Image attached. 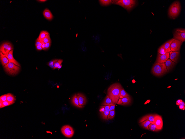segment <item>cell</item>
Segmentation results:
<instances>
[{
  "label": "cell",
  "instance_id": "cell-11",
  "mask_svg": "<svg viewBox=\"0 0 185 139\" xmlns=\"http://www.w3.org/2000/svg\"><path fill=\"white\" fill-rule=\"evenodd\" d=\"M157 115L151 114L145 115L139 120V123H141L146 120H148L151 122L152 123L155 124Z\"/></svg>",
  "mask_w": 185,
  "mask_h": 139
},
{
  "label": "cell",
  "instance_id": "cell-19",
  "mask_svg": "<svg viewBox=\"0 0 185 139\" xmlns=\"http://www.w3.org/2000/svg\"><path fill=\"white\" fill-rule=\"evenodd\" d=\"M114 104H115L113 103L110 98L108 95H107L101 105L110 106Z\"/></svg>",
  "mask_w": 185,
  "mask_h": 139
},
{
  "label": "cell",
  "instance_id": "cell-12",
  "mask_svg": "<svg viewBox=\"0 0 185 139\" xmlns=\"http://www.w3.org/2000/svg\"><path fill=\"white\" fill-rule=\"evenodd\" d=\"M132 99L130 96L119 99L117 104L122 105H128L131 103Z\"/></svg>",
  "mask_w": 185,
  "mask_h": 139
},
{
  "label": "cell",
  "instance_id": "cell-40",
  "mask_svg": "<svg viewBox=\"0 0 185 139\" xmlns=\"http://www.w3.org/2000/svg\"><path fill=\"white\" fill-rule=\"evenodd\" d=\"M36 46V49L39 50V51H41V50H43L42 47L41 46Z\"/></svg>",
  "mask_w": 185,
  "mask_h": 139
},
{
  "label": "cell",
  "instance_id": "cell-3",
  "mask_svg": "<svg viewBox=\"0 0 185 139\" xmlns=\"http://www.w3.org/2000/svg\"><path fill=\"white\" fill-rule=\"evenodd\" d=\"M112 3L119 5L129 11L135 5L136 1L133 0H113L112 1Z\"/></svg>",
  "mask_w": 185,
  "mask_h": 139
},
{
  "label": "cell",
  "instance_id": "cell-6",
  "mask_svg": "<svg viewBox=\"0 0 185 139\" xmlns=\"http://www.w3.org/2000/svg\"><path fill=\"white\" fill-rule=\"evenodd\" d=\"M12 44L9 42H6L2 44L0 47V51L7 56L8 54L13 50Z\"/></svg>",
  "mask_w": 185,
  "mask_h": 139
},
{
  "label": "cell",
  "instance_id": "cell-36",
  "mask_svg": "<svg viewBox=\"0 0 185 139\" xmlns=\"http://www.w3.org/2000/svg\"><path fill=\"white\" fill-rule=\"evenodd\" d=\"M2 108H4V107L9 106V105H12L7 100H6V101L2 102Z\"/></svg>",
  "mask_w": 185,
  "mask_h": 139
},
{
  "label": "cell",
  "instance_id": "cell-30",
  "mask_svg": "<svg viewBox=\"0 0 185 139\" xmlns=\"http://www.w3.org/2000/svg\"><path fill=\"white\" fill-rule=\"evenodd\" d=\"M99 2L102 5L107 6L109 5L112 3L111 0H99Z\"/></svg>",
  "mask_w": 185,
  "mask_h": 139
},
{
  "label": "cell",
  "instance_id": "cell-42",
  "mask_svg": "<svg viewBox=\"0 0 185 139\" xmlns=\"http://www.w3.org/2000/svg\"><path fill=\"white\" fill-rule=\"evenodd\" d=\"M179 108L181 110H184L185 109V106L182 105H179Z\"/></svg>",
  "mask_w": 185,
  "mask_h": 139
},
{
  "label": "cell",
  "instance_id": "cell-46",
  "mask_svg": "<svg viewBox=\"0 0 185 139\" xmlns=\"http://www.w3.org/2000/svg\"><path fill=\"white\" fill-rule=\"evenodd\" d=\"M62 67V65H60L59 66H58L57 68L58 70H59L60 69H61Z\"/></svg>",
  "mask_w": 185,
  "mask_h": 139
},
{
  "label": "cell",
  "instance_id": "cell-44",
  "mask_svg": "<svg viewBox=\"0 0 185 139\" xmlns=\"http://www.w3.org/2000/svg\"><path fill=\"white\" fill-rule=\"evenodd\" d=\"M179 105H182V106H185V102L183 101H181Z\"/></svg>",
  "mask_w": 185,
  "mask_h": 139
},
{
  "label": "cell",
  "instance_id": "cell-34",
  "mask_svg": "<svg viewBox=\"0 0 185 139\" xmlns=\"http://www.w3.org/2000/svg\"><path fill=\"white\" fill-rule=\"evenodd\" d=\"M51 41V40L50 37V35H49L44 38L42 42H43L45 44H46V43L49 42Z\"/></svg>",
  "mask_w": 185,
  "mask_h": 139
},
{
  "label": "cell",
  "instance_id": "cell-22",
  "mask_svg": "<svg viewBox=\"0 0 185 139\" xmlns=\"http://www.w3.org/2000/svg\"><path fill=\"white\" fill-rule=\"evenodd\" d=\"M16 98L14 95L11 93L7 94V100L11 104L15 103Z\"/></svg>",
  "mask_w": 185,
  "mask_h": 139
},
{
  "label": "cell",
  "instance_id": "cell-18",
  "mask_svg": "<svg viewBox=\"0 0 185 139\" xmlns=\"http://www.w3.org/2000/svg\"><path fill=\"white\" fill-rule=\"evenodd\" d=\"M43 15L44 17L49 20H51L53 19V16L52 13L47 8H46L43 11Z\"/></svg>",
  "mask_w": 185,
  "mask_h": 139
},
{
  "label": "cell",
  "instance_id": "cell-9",
  "mask_svg": "<svg viewBox=\"0 0 185 139\" xmlns=\"http://www.w3.org/2000/svg\"><path fill=\"white\" fill-rule=\"evenodd\" d=\"M182 43V42L175 39L171 43L170 47L171 51L180 52Z\"/></svg>",
  "mask_w": 185,
  "mask_h": 139
},
{
  "label": "cell",
  "instance_id": "cell-28",
  "mask_svg": "<svg viewBox=\"0 0 185 139\" xmlns=\"http://www.w3.org/2000/svg\"><path fill=\"white\" fill-rule=\"evenodd\" d=\"M149 130L154 132H157L159 131V130L157 128L156 125L155 124L151 123L149 125Z\"/></svg>",
  "mask_w": 185,
  "mask_h": 139
},
{
  "label": "cell",
  "instance_id": "cell-26",
  "mask_svg": "<svg viewBox=\"0 0 185 139\" xmlns=\"http://www.w3.org/2000/svg\"><path fill=\"white\" fill-rule=\"evenodd\" d=\"M158 52V53L161 55H164L166 53L170 52L165 49L163 45L159 48Z\"/></svg>",
  "mask_w": 185,
  "mask_h": 139
},
{
  "label": "cell",
  "instance_id": "cell-7",
  "mask_svg": "<svg viewBox=\"0 0 185 139\" xmlns=\"http://www.w3.org/2000/svg\"><path fill=\"white\" fill-rule=\"evenodd\" d=\"M174 39L184 42L185 41V29H177L175 30L174 33Z\"/></svg>",
  "mask_w": 185,
  "mask_h": 139
},
{
  "label": "cell",
  "instance_id": "cell-25",
  "mask_svg": "<svg viewBox=\"0 0 185 139\" xmlns=\"http://www.w3.org/2000/svg\"><path fill=\"white\" fill-rule=\"evenodd\" d=\"M151 123V122L149 120H146L140 123V125L145 129L149 130V125Z\"/></svg>",
  "mask_w": 185,
  "mask_h": 139
},
{
  "label": "cell",
  "instance_id": "cell-32",
  "mask_svg": "<svg viewBox=\"0 0 185 139\" xmlns=\"http://www.w3.org/2000/svg\"><path fill=\"white\" fill-rule=\"evenodd\" d=\"M58 60L56 59L52 60L49 61L48 63V65L50 66V67L54 69V65L55 63L56 62L58 61Z\"/></svg>",
  "mask_w": 185,
  "mask_h": 139
},
{
  "label": "cell",
  "instance_id": "cell-1",
  "mask_svg": "<svg viewBox=\"0 0 185 139\" xmlns=\"http://www.w3.org/2000/svg\"><path fill=\"white\" fill-rule=\"evenodd\" d=\"M122 88L120 84L117 83L111 85L108 89L107 95L115 104L118 103L120 93Z\"/></svg>",
  "mask_w": 185,
  "mask_h": 139
},
{
  "label": "cell",
  "instance_id": "cell-24",
  "mask_svg": "<svg viewBox=\"0 0 185 139\" xmlns=\"http://www.w3.org/2000/svg\"><path fill=\"white\" fill-rule=\"evenodd\" d=\"M175 39H174V38H173V39H171L169 40L166 41V42L164 43V44L163 45V46H164L165 49L171 52V50L170 47L171 43Z\"/></svg>",
  "mask_w": 185,
  "mask_h": 139
},
{
  "label": "cell",
  "instance_id": "cell-14",
  "mask_svg": "<svg viewBox=\"0 0 185 139\" xmlns=\"http://www.w3.org/2000/svg\"><path fill=\"white\" fill-rule=\"evenodd\" d=\"M76 95L80 105L81 106H83L85 105L87 101L85 96L83 94L80 93H78L76 94Z\"/></svg>",
  "mask_w": 185,
  "mask_h": 139
},
{
  "label": "cell",
  "instance_id": "cell-31",
  "mask_svg": "<svg viewBox=\"0 0 185 139\" xmlns=\"http://www.w3.org/2000/svg\"><path fill=\"white\" fill-rule=\"evenodd\" d=\"M115 115V110H112L109 111V115H108V119H112L114 118Z\"/></svg>",
  "mask_w": 185,
  "mask_h": 139
},
{
  "label": "cell",
  "instance_id": "cell-20",
  "mask_svg": "<svg viewBox=\"0 0 185 139\" xmlns=\"http://www.w3.org/2000/svg\"><path fill=\"white\" fill-rule=\"evenodd\" d=\"M165 64L168 72H169L176 64V63L174 62L170 59H168L167 60Z\"/></svg>",
  "mask_w": 185,
  "mask_h": 139
},
{
  "label": "cell",
  "instance_id": "cell-21",
  "mask_svg": "<svg viewBox=\"0 0 185 139\" xmlns=\"http://www.w3.org/2000/svg\"><path fill=\"white\" fill-rule=\"evenodd\" d=\"M71 102L74 106L78 107V108H82L83 106H81L79 105V101H78L76 94H75L71 99Z\"/></svg>",
  "mask_w": 185,
  "mask_h": 139
},
{
  "label": "cell",
  "instance_id": "cell-43",
  "mask_svg": "<svg viewBox=\"0 0 185 139\" xmlns=\"http://www.w3.org/2000/svg\"><path fill=\"white\" fill-rule=\"evenodd\" d=\"M41 43L42 44V45L41 47H42L43 50H46L45 47V43L43 42H42Z\"/></svg>",
  "mask_w": 185,
  "mask_h": 139
},
{
  "label": "cell",
  "instance_id": "cell-38",
  "mask_svg": "<svg viewBox=\"0 0 185 139\" xmlns=\"http://www.w3.org/2000/svg\"><path fill=\"white\" fill-rule=\"evenodd\" d=\"M51 42H50L48 43H47L45 44V50H47L50 47L51 45Z\"/></svg>",
  "mask_w": 185,
  "mask_h": 139
},
{
  "label": "cell",
  "instance_id": "cell-45",
  "mask_svg": "<svg viewBox=\"0 0 185 139\" xmlns=\"http://www.w3.org/2000/svg\"><path fill=\"white\" fill-rule=\"evenodd\" d=\"M3 103L2 102L0 101V108H2Z\"/></svg>",
  "mask_w": 185,
  "mask_h": 139
},
{
  "label": "cell",
  "instance_id": "cell-47",
  "mask_svg": "<svg viewBox=\"0 0 185 139\" xmlns=\"http://www.w3.org/2000/svg\"><path fill=\"white\" fill-rule=\"evenodd\" d=\"M46 1V0H38V1L41 2H44Z\"/></svg>",
  "mask_w": 185,
  "mask_h": 139
},
{
  "label": "cell",
  "instance_id": "cell-8",
  "mask_svg": "<svg viewBox=\"0 0 185 139\" xmlns=\"http://www.w3.org/2000/svg\"><path fill=\"white\" fill-rule=\"evenodd\" d=\"M61 132L62 134L66 138H71L74 135V132L73 128L70 125H64L61 129Z\"/></svg>",
  "mask_w": 185,
  "mask_h": 139
},
{
  "label": "cell",
  "instance_id": "cell-4",
  "mask_svg": "<svg viewBox=\"0 0 185 139\" xmlns=\"http://www.w3.org/2000/svg\"><path fill=\"white\" fill-rule=\"evenodd\" d=\"M181 5L179 1H176L173 3L169 8V11L170 17L174 18L179 15L181 11Z\"/></svg>",
  "mask_w": 185,
  "mask_h": 139
},
{
  "label": "cell",
  "instance_id": "cell-35",
  "mask_svg": "<svg viewBox=\"0 0 185 139\" xmlns=\"http://www.w3.org/2000/svg\"><path fill=\"white\" fill-rule=\"evenodd\" d=\"M7 94L1 95L0 97V101L4 102L7 100Z\"/></svg>",
  "mask_w": 185,
  "mask_h": 139
},
{
  "label": "cell",
  "instance_id": "cell-17",
  "mask_svg": "<svg viewBox=\"0 0 185 139\" xmlns=\"http://www.w3.org/2000/svg\"><path fill=\"white\" fill-rule=\"evenodd\" d=\"M0 59L1 64L3 66H5L9 63V60L5 55L3 54L1 52H0Z\"/></svg>",
  "mask_w": 185,
  "mask_h": 139
},
{
  "label": "cell",
  "instance_id": "cell-39",
  "mask_svg": "<svg viewBox=\"0 0 185 139\" xmlns=\"http://www.w3.org/2000/svg\"><path fill=\"white\" fill-rule=\"evenodd\" d=\"M116 105V104H115L114 105L109 106V111H111V110H115V107Z\"/></svg>",
  "mask_w": 185,
  "mask_h": 139
},
{
  "label": "cell",
  "instance_id": "cell-13",
  "mask_svg": "<svg viewBox=\"0 0 185 139\" xmlns=\"http://www.w3.org/2000/svg\"><path fill=\"white\" fill-rule=\"evenodd\" d=\"M155 124L157 128L160 131L162 130L163 127L162 117L159 115H157Z\"/></svg>",
  "mask_w": 185,
  "mask_h": 139
},
{
  "label": "cell",
  "instance_id": "cell-27",
  "mask_svg": "<svg viewBox=\"0 0 185 139\" xmlns=\"http://www.w3.org/2000/svg\"><path fill=\"white\" fill-rule=\"evenodd\" d=\"M129 96V95L125 91L124 88L123 87L119 95V99H121Z\"/></svg>",
  "mask_w": 185,
  "mask_h": 139
},
{
  "label": "cell",
  "instance_id": "cell-15",
  "mask_svg": "<svg viewBox=\"0 0 185 139\" xmlns=\"http://www.w3.org/2000/svg\"><path fill=\"white\" fill-rule=\"evenodd\" d=\"M180 55V52L171 51L170 53L169 58L171 61L175 63H177L179 59Z\"/></svg>",
  "mask_w": 185,
  "mask_h": 139
},
{
  "label": "cell",
  "instance_id": "cell-33",
  "mask_svg": "<svg viewBox=\"0 0 185 139\" xmlns=\"http://www.w3.org/2000/svg\"><path fill=\"white\" fill-rule=\"evenodd\" d=\"M63 62V60L62 59L58 60V61L56 62L54 65V69L57 68L58 67L61 65Z\"/></svg>",
  "mask_w": 185,
  "mask_h": 139
},
{
  "label": "cell",
  "instance_id": "cell-23",
  "mask_svg": "<svg viewBox=\"0 0 185 139\" xmlns=\"http://www.w3.org/2000/svg\"><path fill=\"white\" fill-rule=\"evenodd\" d=\"M49 35H50L49 33L47 31H41L38 37L41 42V43L42 42L44 38Z\"/></svg>",
  "mask_w": 185,
  "mask_h": 139
},
{
  "label": "cell",
  "instance_id": "cell-10",
  "mask_svg": "<svg viewBox=\"0 0 185 139\" xmlns=\"http://www.w3.org/2000/svg\"><path fill=\"white\" fill-rule=\"evenodd\" d=\"M170 53H166L164 55L160 54L158 53L156 63H165L166 61L169 58Z\"/></svg>",
  "mask_w": 185,
  "mask_h": 139
},
{
  "label": "cell",
  "instance_id": "cell-41",
  "mask_svg": "<svg viewBox=\"0 0 185 139\" xmlns=\"http://www.w3.org/2000/svg\"><path fill=\"white\" fill-rule=\"evenodd\" d=\"M182 101H183V100L181 99H178L177 100H176V104L177 105H179L180 103Z\"/></svg>",
  "mask_w": 185,
  "mask_h": 139
},
{
  "label": "cell",
  "instance_id": "cell-29",
  "mask_svg": "<svg viewBox=\"0 0 185 139\" xmlns=\"http://www.w3.org/2000/svg\"><path fill=\"white\" fill-rule=\"evenodd\" d=\"M109 112V109H105L103 113L101 114V116L103 119L106 120H108V117Z\"/></svg>",
  "mask_w": 185,
  "mask_h": 139
},
{
  "label": "cell",
  "instance_id": "cell-16",
  "mask_svg": "<svg viewBox=\"0 0 185 139\" xmlns=\"http://www.w3.org/2000/svg\"><path fill=\"white\" fill-rule=\"evenodd\" d=\"M13 50H12L8 54V56H7V58L8 60H9V62L13 63L14 64V65H16V66L20 67V65L19 63L16 60H15L14 57H13Z\"/></svg>",
  "mask_w": 185,
  "mask_h": 139
},
{
  "label": "cell",
  "instance_id": "cell-5",
  "mask_svg": "<svg viewBox=\"0 0 185 139\" xmlns=\"http://www.w3.org/2000/svg\"><path fill=\"white\" fill-rule=\"evenodd\" d=\"M4 68L5 71L8 74L13 75L17 74L20 69L19 67L11 62L8 63L4 66Z\"/></svg>",
  "mask_w": 185,
  "mask_h": 139
},
{
  "label": "cell",
  "instance_id": "cell-37",
  "mask_svg": "<svg viewBox=\"0 0 185 139\" xmlns=\"http://www.w3.org/2000/svg\"><path fill=\"white\" fill-rule=\"evenodd\" d=\"M42 45V44L41 43L40 41L39 38L38 37L36 40L35 46H41Z\"/></svg>",
  "mask_w": 185,
  "mask_h": 139
},
{
  "label": "cell",
  "instance_id": "cell-2",
  "mask_svg": "<svg viewBox=\"0 0 185 139\" xmlns=\"http://www.w3.org/2000/svg\"><path fill=\"white\" fill-rule=\"evenodd\" d=\"M152 72L155 76H162L168 72L165 63H156L152 69Z\"/></svg>",
  "mask_w": 185,
  "mask_h": 139
}]
</instances>
